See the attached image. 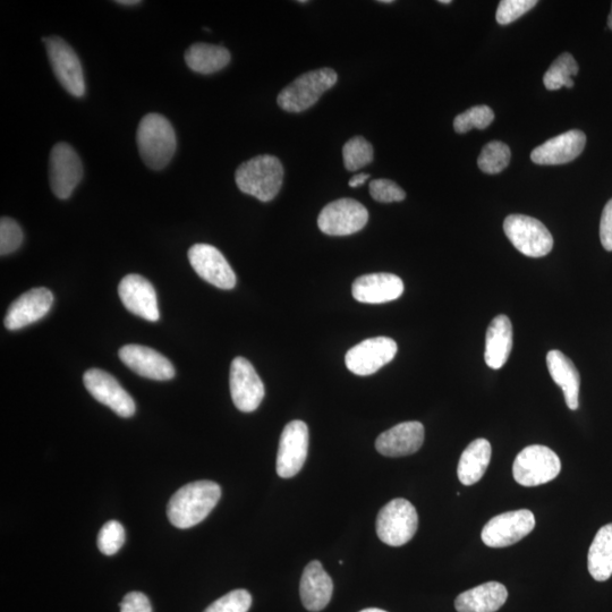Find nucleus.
Returning a JSON list of instances; mask_svg holds the SVG:
<instances>
[{"label":"nucleus","mask_w":612,"mask_h":612,"mask_svg":"<svg viewBox=\"0 0 612 612\" xmlns=\"http://www.w3.org/2000/svg\"><path fill=\"white\" fill-rule=\"evenodd\" d=\"M309 449V428L303 421L289 422L280 437L277 454V474L291 479L304 466Z\"/></svg>","instance_id":"13"},{"label":"nucleus","mask_w":612,"mask_h":612,"mask_svg":"<svg viewBox=\"0 0 612 612\" xmlns=\"http://www.w3.org/2000/svg\"><path fill=\"white\" fill-rule=\"evenodd\" d=\"M220 497L221 489L216 482L203 480L186 484L169 500V521L177 529H190L206 520Z\"/></svg>","instance_id":"1"},{"label":"nucleus","mask_w":612,"mask_h":612,"mask_svg":"<svg viewBox=\"0 0 612 612\" xmlns=\"http://www.w3.org/2000/svg\"><path fill=\"white\" fill-rule=\"evenodd\" d=\"M419 516L410 501L397 498L380 510L377 517L379 539L390 547H402L418 531Z\"/></svg>","instance_id":"5"},{"label":"nucleus","mask_w":612,"mask_h":612,"mask_svg":"<svg viewBox=\"0 0 612 612\" xmlns=\"http://www.w3.org/2000/svg\"><path fill=\"white\" fill-rule=\"evenodd\" d=\"M23 232L14 219L3 217L0 220V254L8 255L20 249Z\"/></svg>","instance_id":"36"},{"label":"nucleus","mask_w":612,"mask_h":612,"mask_svg":"<svg viewBox=\"0 0 612 612\" xmlns=\"http://www.w3.org/2000/svg\"><path fill=\"white\" fill-rule=\"evenodd\" d=\"M189 260L195 272L211 285L220 289H233L236 275L228 261L215 246L195 244L189 250Z\"/></svg>","instance_id":"16"},{"label":"nucleus","mask_w":612,"mask_h":612,"mask_svg":"<svg viewBox=\"0 0 612 612\" xmlns=\"http://www.w3.org/2000/svg\"><path fill=\"white\" fill-rule=\"evenodd\" d=\"M49 62L62 87L73 97L85 93L83 68L78 55L67 42L59 37L44 38Z\"/></svg>","instance_id":"10"},{"label":"nucleus","mask_w":612,"mask_h":612,"mask_svg":"<svg viewBox=\"0 0 612 612\" xmlns=\"http://www.w3.org/2000/svg\"><path fill=\"white\" fill-rule=\"evenodd\" d=\"M334 583L320 561L313 560L305 567L300 585L303 606L312 612L325 609L333 597Z\"/></svg>","instance_id":"23"},{"label":"nucleus","mask_w":612,"mask_h":612,"mask_svg":"<svg viewBox=\"0 0 612 612\" xmlns=\"http://www.w3.org/2000/svg\"><path fill=\"white\" fill-rule=\"evenodd\" d=\"M337 80V73L328 67L305 73L279 93L278 106L288 113L305 112L316 105L323 93L333 88Z\"/></svg>","instance_id":"4"},{"label":"nucleus","mask_w":612,"mask_h":612,"mask_svg":"<svg viewBox=\"0 0 612 612\" xmlns=\"http://www.w3.org/2000/svg\"><path fill=\"white\" fill-rule=\"evenodd\" d=\"M380 4H393V0H379Z\"/></svg>","instance_id":"45"},{"label":"nucleus","mask_w":612,"mask_h":612,"mask_svg":"<svg viewBox=\"0 0 612 612\" xmlns=\"http://www.w3.org/2000/svg\"><path fill=\"white\" fill-rule=\"evenodd\" d=\"M83 381L92 397L108 406L118 416L131 418L134 415L133 398L109 373L100 369H90L84 373Z\"/></svg>","instance_id":"15"},{"label":"nucleus","mask_w":612,"mask_h":612,"mask_svg":"<svg viewBox=\"0 0 612 612\" xmlns=\"http://www.w3.org/2000/svg\"><path fill=\"white\" fill-rule=\"evenodd\" d=\"M119 606H121V612H152L151 603L147 595L141 592L126 594Z\"/></svg>","instance_id":"39"},{"label":"nucleus","mask_w":612,"mask_h":612,"mask_svg":"<svg viewBox=\"0 0 612 612\" xmlns=\"http://www.w3.org/2000/svg\"><path fill=\"white\" fill-rule=\"evenodd\" d=\"M82 178L83 165L78 153L70 144L57 143L51 150L49 160V182L56 197L70 199Z\"/></svg>","instance_id":"11"},{"label":"nucleus","mask_w":612,"mask_h":612,"mask_svg":"<svg viewBox=\"0 0 612 612\" xmlns=\"http://www.w3.org/2000/svg\"><path fill=\"white\" fill-rule=\"evenodd\" d=\"M561 471L558 455L542 445L526 447L517 455L514 465V479L523 487H538L555 480Z\"/></svg>","instance_id":"6"},{"label":"nucleus","mask_w":612,"mask_h":612,"mask_svg":"<svg viewBox=\"0 0 612 612\" xmlns=\"http://www.w3.org/2000/svg\"><path fill=\"white\" fill-rule=\"evenodd\" d=\"M369 221V211L353 199H340L327 204L318 218L322 233L348 236L362 231Z\"/></svg>","instance_id":"9"},{"label":"nucleus","mask_w":612,"mask_h":612,"mask_svg":"<svg viewBox=\"0 0 612 612\" xmlns=\"http://www.w3.org/2000/svg\"><path fill=\"white\" fill-rule=\"evenodd\" d=\"M504 231L516 250L526 257L542 258L554 248V237L538 219L510 215L505 219Z\"/></svg>","instance_id":"7"},{"label":"nucleus","mask_w":612,"mask_h":612,"mask_svg":"<svg viewBox=\"0 0 612 612\" xmlns=\"http://www.w3.org/2000/svg\"><path fill=\"white\" fill-rule=\"evenodd\" d=\"M118 294L125 308L144 320L160 319L155 287L140 275H127L118 286Z\"/></svg>","instance_id":"17"},{"label":"nucleus","mask_w":612,"mask_h":612,"mask_svg":"<svg viewBox=\"0 0 612 612\" xmlns=\"http://www.w3.org/2000/svg\"><path fill=\"white\" fill-rule=\"evenodd\" d=\"M185 62L195 73L214 74L231 63V54L221 46L194 44L186 50Z\"/></svg>","instance_id":"28"},{"label":"nucleus","mask_w":612,"mask_h":612,"mask_svg":"<svg viewBox=\"0 0 612 612\" xmlns=\"http://www.w3.org/2000/svg\"><path fill=\"white\" fill-rule=\"evenodd\" d=\"M140 156L149 168L164 169L173 159L177 140L175 130L168 119L160 114H148L142 118L136 133Z\"/></svg>","instance_id":"2"},{"label":"nucleus","mask_w":612,"mask_h":612,"mask_svg":"<svg viewBox=\"0 0 612 612\" xmlns=\"http://www.w3.org/2000/svg\"><path fill=\"white\" fill-rule=\"evenodd\" d=\"M119 359L139 376L166 381L175 377L172 363L152 348L141 345H126L119 351Z\"/></svg>","instance_id":"19"},{"label":"nucleus","mask_w":612,"mask_h":612,"mask_svg":"<svg viewBox=\"0 0 612 612\" xmlns=\"http://www.w3.org/2000/svg\"><path fill=\"white\" fill-rule=\"evenodd\" d=\"M547 367L552 380L563 389L569 410L576 411L580 406V372L571 359L554 350L547 354Z\"/></svg>","instance_id":"24"},{"label":"nucleus","mask_w":612,"mask_h":612,"mask_svg":"<svg viewBox=\"0 0 612 612\" xmlns=\"http://www.w3.org/2000/svg\"><path fill=\"white\" fill-rule=\"evenodd\" d=\"M116 4L124 6H135L141 4L139 0H122V2H116Z\"/></svg>","instance_id":"42"},{"label":"nucleus","mask_w":612,"mask_h":612,"mask_svg":"<svg viewBox=\"0 0 612 612\" xmlns=\"http://www.w3.org/2000/svg\"><path fill=\"white\" fill-rule=\"evenodd\" d=\"M251 605L252 597L248 591L235 590L219 598L204 612H248Z\"/></svg>","instance_id":"35"},{"label":"nucleus","mask_w":612,"mask_h":612,"mask_svg":"<svg viewBox=\"0 0 612 612\" xmlns=\"http://www.w3.org/2000/svg\"><path fill=\"white\" fill-rule=\"evenodd\" d=\"M344 165L348 172H356L368 166L373 160L371 143L362 136L348 140L343 148Z\"/></svg>","instance_id":"32"},{"label":"nucleus","mask_w":612,"mask_h":612,"mask_svg":"<svg viewBox=\"0 0 612 612\" xmlns=\"http://www.w3.org/2000/svg\"><path fill=\"white\" fill-rule=\"evenodd\" d=\"M535 527L531 510L521 509L497 515L482 530V541L490 548H506L520 542Z\"/></svg>","instance_id":"8"},{"label":"nucleus","mask_w":612,"mask_h":612,"mask_svg":"<svg viewBox=\"0 0 612 612\" xmlns=\"http://www.w3.org/2000/svg\"><path fill=\"white\" fill-rule=\"evenodd\" d=\"M495 119L493 110L486 106H475L465 113L456 116L454 129L459 134L470 132L473 129L486 130Z\"/></svg>","instance_id":"33"},{"label":"nucleus","mask_w":612,"mask_h":612,"mask_svg":"<svg viewBox=\"0 0 612 612\" xmlns=\"http://www.w3.org/2000/svg\"><path fill=\"white\" fill-rule=\"evenodd\" d=\"M284 181V167L274 156H258L237 168L235 182L238 189L262 202L277 197Z\"/></svg>","instance_id":"3"},{"label":"nucleus","mask_w":612,"mask_h":612,"mask_svg":"<svg viewBox=\"0 0 612 612\" xmlns=\"http://www.w3.org/2000/svg\"><path fill=\"white\" fill-rule=\"evenodd\" d=\"M508 598L505 585L489 582L459 594L455 601L458 612H496Z\"/></svg>","instance_id":"25"},{"label":"nucleus","mask_w":612,"mask_h":612,"mask_svg":"<svg viewBox=\"0 0 612 612\" xmlns=\"http://www.w3.org/2000/svg\"><path fill=\"white\" fill-rule=\"evenodd\" d=\"M578 65L571 54L560 55L549 70L543 76L544 87L550 91H556L563 87L571 89L574 87L573 76L577 75Z\"/></svg>","instance_id":"30"},{"label":"nucleus","mask_w":612,"mask_h":612,"mask_svg":"<svg viewBox=\"0 0 612 612\" xmlns=\"http://www.w3.org/2000/svg\"><path fill=\"white\" fill-rule=\"evenodd\" d=\"M491 445L486 439H476L464 450L458 463V479L464 486H473L486 474L491 461Z\"/></svg>","instance_id":"27"},{"label":"nucleus","mask_w":612,"mask_h":612,"mask_svg":"<svg viewBox=\"0 0 612 612\" xmlns=\"http://www.w3.org/2000/svg\"><path fill=\"white\" fill-rule=\"evenodd\" d=\"M586 135L573 130L556 136L535 148L531 159L537 165H563L571 163L585 148Z\"/></svg>","instance_id":"20"},{"label":"nucleus","mask_w":612,"mask_h":612,"mask_svg":"<svg viewBox=\"0 0 612 612\" xmlns=\"http://www.w3.org/2000/svg\"><path fill=\"white\" fill-rule=\"evenodd\" d=\"M588 568L595 581L606 582L612 575V523L595 534L588 555Z\"/></svg>","instance_id":"29"},{"label":"nucleus","mask_w":612,"mask_h":612,"mask_svg":"<svg viewBox=\"0 0 612 612\" xmlns=\"http://www.w3.org/2000/svg\"><path fill=\"white\" fill-rule=\"evenodd\" d=\"M537 5V0H503L498 6L496 20L500 25H508L520 19Z\"/></svg>","instance_id":"37"},{"label":"nucleus","mask_w":612,"mask_h":612,"mask_svg":"<svg viewBox=\"0 0 612 612\" xmlns=\"http://www.w3.org/2000/svg\"><path fill=\"white\" fill-rule=\"evenodd\" d=\"M600 238L603 248L612 251V199L602 211L600 223Z\"/></svg>","instance_id":"40"},{"label":"nucleus","mask_w":612,"mask_h":612,"mask_svg":"<svg viewBox=\"0 0 612 612\" xmlns=\"http://www.w3.org/2000/svg\"><path fill=\"white\" fill-rule=\"evenodd\" d=\"M360 612H387L385 610H381V609H377V608H369V609H364Z\"/></svg>","instance_id":"43"},{"label":"nucleus","mask_w":612,"mask_h":612,"mask_svg":"<svg viewBox=\"0 0 612 612\" xmlns=\"http://www.w3.org/2000/svg\"><path fill=\"white\" fill-rule=\"evenodd\" d=\"M229 385L233 402L241 412H254L265 397V385L253 365L244 357H236L232 362Z\"/></svg>","instance_id":"14"},{"label":"nucleus","mask_w":612,"mask_h":612,"mask_svg":"<svg viewBox=\"0 0 612 612\" xmlns=\"http://www.w3.org/2000/svg\"><path fill=\"white\" fill-rule=\"evenodd\" d=\"M125 542V530L117 521L107 522L101 527L98 534V548L102 554L113 556L123 547Z\"/></svg>","instance_id":"34"},{"label":"nucleus","mask_w":612,"mask_h":612,"mask_svg":"<svg viewBox=\"0 0 612 612\" xmlns=\"http://www.w3.org/2000/svg\"><path fill=\"white\" fill-rule=\"evenodd\" d=\"M424 427L422 423L412 421L395 425L378 437L376 448L387 457H403L415 454L422 447Z\"/></svg>","instance_id":"21"},{"label":"nucleus","mask_w":612,"mask_h":612,"mask_svg":"<svg viewBox=\"0 0 612 612\" xmlns=\"http://www.w3.org/2000/svg\"><path fill=\"white\" fill-rule=\"evenodd\" d=\"M513 348V326L507 316L500 314L490 323L486 338L484 360L489 368L499 370L504 367Z\"/></svg>","instance_id":"26"},{"label":"nucleus","mask_w":612,"mask_h":612,"mask_svg":"<svg viewBox=\"0 0 612 612\" xmlns=\"http://www.w3.org/2000/svg\"><path fill=\"white\" fill-rule=\"evenodd\" d=\"M608 27H609V29L612 30V6H611V13H610V15L608 17Z\"/></svg>","instance_id":"44"},{"label":"nucleus","mask_w":612,"mask_h":612,"mask_svg":"<svg viewBox=\"0 0 612 612\" xmlns=\"http://www.w3.org/2000/svg\"><path fill=\"white\" fill-rule=\"evenodd\" d=\"M352 293L361 303L382 304L399 299L404 293V283L393 274H370L355 280Z\"/></svg>","instance_id":"22"},{"label":"nucleus","mask_w":612,"mask_h":612,"mask_svg":"<svg viewBox=\"0 0 612 612\" xmlns=\"http://www.w3.org/2000/svg\"><path fill=\"white\" fill-rule=\"evenodd\" d=\"M440 4L449 5L452 4V0H440Z\"/></svg>","instance_id":"46"},{"label":"nucleus","mask_w":612,"mask_h":612,"mask_svg":"<svg viewBox=\"0 0 612 612\" xmlns=\"http://www.w3.org/2000/svg\"><path fill=\"white\" fill-rule=\"evenodd\" d=\"M370 194L373 200L381 203L401 202L406 198V193L401 186L393 181L374 180L370 183Z\"/></svg>","instance_id":"38"},{"label":"nucleus","mask_w":612,"mask_h":612,"mask_svg":"<svg viewBox=\"0 0 612 612\" xmlns=\"http://www.w3.org/2000/svg\"><path fill=\"white\" fill-rule=\"evenodd\" d=\"M54 303V295L48 288L30 289L12 303L5 318L8 330H20L45 318Z\"/></svg>","instance_id":"18"},{"label":"nucleus","mask_w":612,"mask_h":612,"mask_svg":"<svg viewBox=\"0 0 612 612\" xmlns=\"http://www.w3.org/2000/svg\"><path fill=\"white\" fill-rule=\"evenodd\" d=\"M510 158H512V152H510L507 144L492 141L482 149L478 165L483 173L495 175L507 168Z\"/></svg>","instance_id":"31"},{"label":"nucleus","mask_w":612,"mask_h":612,"mask_svg":"<svg viewBox=\"0 0 612 612\" xmlns=\"http://www.w3.org/2000/svg\"><path fill=\"white\" fill-rule=\"evenodd\" d=\"M398 346L394 339L389 337H374L363 340L357 344L345 356L348 370L356 376H371L385 365L395 359Z\"/></svg>","instance_id":"12"},{"label":"nucleus","mask_w":612,"mask_h":612,"mask_svg":"<svg viewBox=\"0 0 612 612\" xmlns=\"http://www.w3.org/2000/svg\"><path fill=\"white\" fill-rule=\"evenodd\" d=\"M369 178H370L369 174L362 173V174L353 176L350 182H348V184H350L351 187H360L365 182H367Z\"/></svg>","instance_id":"41"}]
</instances>
